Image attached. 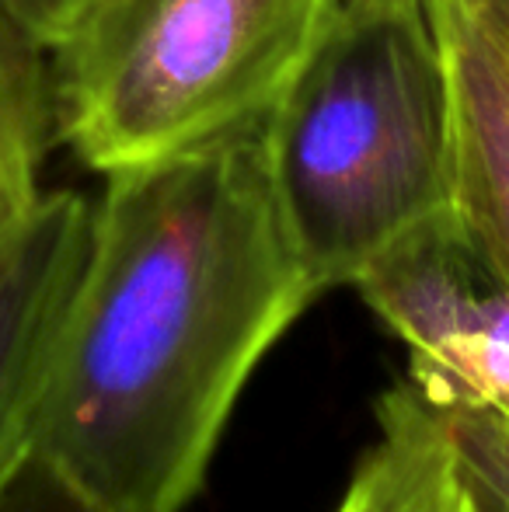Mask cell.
Instances as JSON below:
<instances>
[{"label":"cell","instance_id":"cell-1","mask_svg":"<svg viewBox=\"0 0 509 512\" xmlns=\"http://www.w3.org/2000/svg\"><path fill=\"white\" fill-rule=\"evenodd\" d=\"M314 297L272 196L262 122L116 171L28 453L102 512H182L248 377Z\"/></svg>","mask_w":509,"mask_h":512},{"label":"cell","instance_id":"cell-2","mask_svg":"<svg viewBox=\"0 0 509 512\" xmlns=\"http://www.w3.org/2000/svg\"><path fill=\"white\" fill-rule=\"evenodd\" d=\"M265 171L321 293L454 206L450 74L429 0H339L262 122Z\"/></svg>","mask_w":509,"mask_h":512},{"label":"cell","instance_id":"cell-3","mask_svg":"<svg viewBox=\"0 0 509 512\" xmlns=\"http://www.w3.org/2000/svg\"><path fill=\"white\" fill-rule=\"evenodd\" d=\"M339 0H84L49 42L56 129L98 175L265 122Z\"/></svg>","mask_w":509,"mask_h":512},{"label":"cell","instance_id":"cell-4","mask_svg":"<svg viewBox=\"0 0 509 512\" xmlns=\"http://www.w3.org/2000/svg\"><path fill=\"white\" fill-rule=\"evenodd\" d=\"M356 290L408 345L429 401L509 422V276L454 206L377 258Z\"/></svg>","mask_w":509,"mask_h":512},{"label":"cell","instance_id":"cell-5","mask_svg":"<svg viewBox=\"0 0 509 512\" xmlns=\"http://www.w3.org/2000/svg\"><path fill=\"white\" fill-rule=\"evenodd\" d=\"M91 213L95 203L77 192H46L0 241V485L32 450V415L84 269Z\"/></svg>","mask_w":509,"mask_h":512},{"label":"cell","instance_id":"cell-6","mask_svg":"<svg viewBox=\"0 0 509 512\" xmlns=\"http://www.w3.org/2000/svg\"><path fill=\"white\" fill-rule=\"evenodd\" d=\"M450 74L454 213L509 276V0H429Z\"/></svg>","mask_w":509,"mask_h":512},{"label":"cell","instance_id":"cell-7","mask_svg":"<svg viewBox=\"0 0 509 512\" xmlns=\"http://www.w3.org/2000/svg\"><path fill=\"white\" fill-rule=\"evenodd\" d=\"M377 422L381 439L335 512H475L440 408L412 380L384 394Z\"/></svg>","mask_w":509,"mask_h":512},{"label":"cell","instance_id":"cell-8","mask_svg":"<svg viewBox=\"0 0 509 512\" xmlns=\"http://www.w3.org/2000/svg\"><path fill=\"white\" fill-rule=\"evenodd\" d=\"M56 143L53 49L21 0H0V241L46 196L39 178Z\"/></svg>","mask_w":509,"mask_h":512},{"label":"cell","instance_id":"cell-9","mask_svg":"<svg viewBox=\"0 0 509 512\" xmlns=\"http://www.w3.org/2000/svg\"><path fill=\"white\" fill-rule=\"evenodd\" d=\"M436 408L475 512H509V422L489 408Z\"/></svg>","mask_w":509,"mask_h":512},{"label":"cell","instance_id":"cell-10","mask_svg":"<svg viewBox=\"0 0 509 512\" xmlns=\"http://www.w3.org/2000/svg\"><path fill=\"white\" fill-rule=\"evenodd\" d=\"M0 512H102L46 460L28 453L0 485Z\"/></svg>","mask_w":509,"mask_h":512},{"label":"cell","instance_id":"cell-11","mask_svg":"<svg viewBox=\"0 0 509 512\" xmlns=\"http://www.w3.org/2000/svg\"><path fill=\"white\" fill-rule=\"evenodd\" d=\"M81 4H84V0H21L25 14L32 18V25L46 35V42L56 39V32H60V28L74 18Z\"/></svg>","mask_w":509,"mask_h":512}]
</instances>
